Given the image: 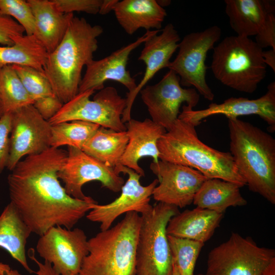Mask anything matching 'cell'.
I'll return each instance as SVG.
<instances>
[{
    "label": "cell",
    "mask_w": 275,
    "mask_h": 275,
    "mask_svg": "<svg viewBox=\"0 0 275 275\" xmlns=\"http://www.w3.org/2000/svg\"><path fill=\"white\" fill-rule=\"evenodd\" d=\"M67 154L50 147L21 160L8 177L11 202L39 236L56 226L71 229L97 203L71 197L61 185L58 174Z\"/></svg>",
    "instance_id": "cell-1"
},
{
    "label": "cell",
    "mask_w": 275,
    "mask_h": 275,
    "mask_svg": "<svg viewBox=\"0 0 275 275\" xmlns=\"http://www.w3.org/2000/svg\"><path fill=\"white\" fill-rule=\"evenodd\" d=\"M103 32L101 26L74 16L60 43L48 54L44 73L64 104L78 93L82 69L93 60Z\"/></svg>",
    "instance_id": "cell-2"
},
{
    "label": "cell",
    "mask_w": 275,
    "mask_h": 275,
    "mask_svg": "<svg viewBox=\"0 0 275 275\" xmlns=\"http://www.w3.org/2000/svg\"><path fill=\"white\" fill-rule=\"evenodd\" d=\"M230 150L249 189L275 204V140L237 118H228Z\"/></svg>",
    "instance_id": "cell-3"
},
{
    "label": "cell",
    "mask_w": 275,
    "mask_h": 275,
    "mask_svg": "<svg viewBox=\"0 0 275 275\" xmlns=\"http://www.w3.org/2000/svg\"><path fill=\"white\" fill-rule=\"evenodd\" d=\"M196 127L178 119L157 142L159 160L190 167L207 179L231 182L240 187L246 185L230 152L218 151L203 143Z\"/></svg>",
    "instance_id": "cell-4"
},
{
    "label": "cell",
    "mask_w": 275,
    "mask_h": 275,
    "mask_svg": "<svg viewBox=\"0 0 275 275\" xmlns=\"http://www.w3.org/2000/svg\"><path fill=\"white\" fill-rule=\"evenodd\" d=\"M141 216L126 213L113 227L88 240L89 254L79 275H136L135 254Z\"/></svg>",
    "instance_id": "cell-5"
},
{
    "label": "cell",
    "mask_w": 275,
    "mask_h": 275,
    "mask_svg": "<svg viewBox=\"0 0 275 275\" xmlns=\"http://www.w3.org/2000/svg\"><path fill=\"white\" fill-rule=\"evenodd\" d=\"M213 49L210 68L223 85L251 94L265 77L267 66L263 49L250 37L228 36Z\"/></svg>",
    "instance_id": "cell-6"
},
{
    "label": "cell",
    "mask_w": 275,
    "mask_h": 275,
    "mask_svg": "<svg viewBox=\"0 0 275 275\" xmlns=\"http://www.w3.org/2000/svg\"><path fill=\"white\" fill-rule=\"evenodd\" d=\"M179 212L174 206L158 202L141 215L135 254L136 275H173V262L167 227L170 219Z\"/></svg>",
    "instance_id": "cell-7"
},
{
    "label": "cell",
    "mask_w": 275,
    "mask_h": 275,
    "mask_svg": "<svg viewBox=\"0 0 275 275\" xmlns=\"http://www.w3.org/2000/svg\"><path fill=\"white\" fill-rule=\"evenodd\" d=\"M274 259V249L259 246L251 237L233 232L208 253L205 274L261 275Z\"/></svg>",
    "instance_id": "cell-8"
},
{
    "label": "cell",
    "mask_w": 275,
    "mask_h": 275,
    "mask_svg": "<svg viewBox=\"0 0 275 275\" xmlns=\"http://www.w3.org/2000/svg\"><path fill=\"white\" fill-rule=\"evenodd\" d=\"M93 90L78 92L64 103L57 114L48 121L50 125L74 120L87 121L116 131H125L126 127L122 116L126 106V98L116 88L107 87L99 90L93 100Z\"/></svg>",
    "instance_id": "cell-9"
},
{
    "label": "cell",
    "mask_w": 275,
    "mask_h": 275,
    "mask_svg": "<svg viewBox=\"0 0 275 275\" xmlns=\"http://www.w3.org/2000/svg\"><path fill=\"white\" fill-rule=\"evenodd\" d=\"M221 35V29L217 25L186 35L178 44L176 58L167 67L179 77L181 86L193 87L209 101L213 100L214 95L206 80L205 61L208 52Z\"/></svg>",
    "instance_id": "cell-10"
},
{
    "label": "cell",
    "mask_w": 275,
    "mask_h": 275,
    "mask_svg": "<svg viewBox=\"0 0 275 275\" xmlns=\"http://www.w3.org/2000/svg\"><path fill=\"white\" fill-rule=\"evenodd\" d=\"M36 250L60 275H79L84 259L89 254L88 240L79 228L56 226L40 236Z\"/></svg>",
    "instance_id": "cell-11"
},
{
    "label": "cell",
    "mask_w": 275,
    "mask_h": 275,
    "mask_svg": "<svg viewBox=\"0 0 275 275\" xmlns=\"http://www.w3.org/2000/svg\"><path fill=\"white\" fill-rule=\"evenodd\" d=\"M139 93L151 120L167 131L178 119L182 103L193 108L200 100L198 92L194 88H182L179 77L171 70L159 82L146 85Z\"/></svg>",
    "instance_id": "cell-12"
},
{
    "label": "cell",
    "mask_w": 275,
    "mask_h": 275,
    "mask_svg": "<svg viewBox=\"0 0 275 275\" xmlns=\"http://www.w3.org/2000/svg\"><path fill=\"white\" fill-rule=\"evenodd\" d=\"M67 152L58 175L69 196L80 200L89 199L91 197L84 194L82 187L92 181H99L102 187L112 191H121L125 182L114 168L107 166L80 149L68 147Z\"/></svg>",
    "instance_id": "cell-13"
},
{
    "label": "cell",
    "mask_w": 275,
    "mask_h": 275,
    "mask_svg": "<svg viewBox=\"0 0 275 275\" xmlns=\"http://www.w3.org/2000/svg\"><path fill=\"white\" fill-rule=\"evenodd\" d=\"M51 126L33 104L12 113L7 168L11 171L23 157L39 154L51 147Z\"/></svg>",
    "instance_id": "cell-14"
},
{
    "label": "cell",
    "mask_w": 275,
    "mask_h": 275,
    "mask_svg": "<svg viewBox=\"0 0 275 275\" xmlns=\"http://www.w3.org/2000/svg\"><path fill=\"white\" fill-rule=\"evenodd\" d=\"M114 170L128 175V179L121 189L120 195L113 202L105 205L95 204L87 215L89 221L100 224L101 231L111 227L115 219L120 215L134 211L143 214L152 207L150 204L151 197L154 188L158 183L157 179L146 186L141 185L140 175L134 171L121 164Z\"/></svg>",
    "instance_id": "cell-15"
},
{
    "label": "cell",
    "mask_w": 275,
    "mask_h": 275,
    "mask_svg": "<svg viewBox=\"0 0 275 275\" xmlns=\"http://www.w3.org/2000/svg\"><path fill=\"white\" fill-rule=\"evenodd\" d=\"M158 180L152 197L161 202L182 208L190 205L203 182L207 179L189 167L159 160L150 166Z\"/></svg>",
    "instance_id": "cell-16"
},
{
    "label": "cell",
    "mask_w": 275,
    "mask_h": 275,
    "mask_svg": "<svg viewBox=\"0 0 275 275\" xmlns=\"http://www.w3.org/2000/svg\"><path fill=\"white\" fill-rule=\"evenodd\" d=\"M215 115H223L228 118H237L239 116L256 115L265 121L268 130H275V82L267 87L266 93L255 99L243 97H230L222 103H211L207 108L194 110L184 104L178 119L197 126L202 120Z\"/></svg>",
    "instance_id": "cell-17"
},
{
    "label": "cell",
    "mask_w": 275,
    "mask_h": 275,
    "mask_svg": "<svg viewBox=\"0 0 275 275\" xmlns=\"http://www.w3.org/2000/svg\"><path fill=\"white\" fill-rule=\"evenodd\" d=\"M159 32L160 30H156L147 31L134 42L115 50L109 56L98 60H93L86 66L78 92L88 90H100L104 88V84L107 80L117 81L125 87L128 93L133 92L137 84L126 69L129 56L141 44Z\"/></svg>",
    "instance_id": "cell-18"
},
{
    "label": "cell",
    "mask_w": 275,
    "mask_h": 275,
    "mask_svg": "<svg viewBox=\"0 0 275 275\" xmlns=\"http://www.w3.org/2000/svg\"><path fill=\"white\" fill-rule=\"evenodd\" d=\"M180 36L172 23H168L160 34H156L145 42L144 47L138 58L146 65V69L135 89L127 93L126 106L122 121L125 123L131 119V111L135 99L140 91L160 70L167 68L170 59L178 47Z\"/></svg>",
    "instance_id": "cell-19"
},
{
    "label": "cell",
    "mask_w": 275,
    "mask_h": 275,
    "mask_svg": "<svg viewBox=\"0 0 275 275\" xmlns=\"http://www.w3.org/2000/svg\"><path fill=\"white\" fill-rule=\"evenodd\" d=\"M125 125L128 143L120 164L144 176L139 161L145 157H151L154 162L159 160L157 142L167 130L149 119L140 121L131 118Z\"/></svg>",
    "instance_id": "cell-20"
},
{
    "label": "cell",
    "mask_w": 275,
    "mask_h": 275,
    "mask_svg": "<svg viewBox=\"0 0 275 275\" xmlns=\"http://www.w3.org/2000/svg\"><path fill=\"white\" fill-rule=\"evenodd\" d=\"M35 20L33 35L48 53L53 51L64 38L73 13L59 11L51 0H27Z\"/></svg>",
    "instance_id": "cell-21"
},
{
    "label": "cell",
    "mask_w": 275,
    "mask_h": 275,
    "mask_svg": "<svg viewBox=\"0 0 275 275\" xmlns=\"http://www.w3.org/2000/svg\"><path fill=\"white\" fill-rule=\"evenodd\" d=\"M224 214L196 207L173 216L167 227L168 235L204 243L219 226Z\"/></svg>",
    "instance_id": "cell-22"
},
{
    "label": "cell",
    "mask_w": 275,
    "mask_h": 275,
    "mask_svg": "<svg viewBox=\"0 0 275 275\" xmlns=\"http://www.w3.org/2000/svg\"><path fill=\"white\" fill-rule=\"evenodd\" d=\"M113 11L120 26L130 35L141 28L159 30L167 15L156 0L119 1Z\"/></svg>",
    "instance_id": "cell-23"
},
{
    "label": "cell",
    "mask_w": 275,
    "mask_h": 275,
    "mask_svg": "<svg viewBox=\"0 0 275 275\" xmlns=\"http://www.w3.org/2000/svg\"><path fill=\"white\" fill-rule=\"evenodd\" d=\"M225 12L236 35L256 36L269 13H274V1L225 0Z\"/></svg>",
    "instance_id": "cell-24"
},
{
    "label": "cell",
    "mask_w": 275,
    "mask_h": 275,
    "mask_svg": "<svg viewBox=\"0 0 275 275\" xmlns=\"http://www.w3.org/2000/svg\"><path fill=\"white\" fill-rule=\"evenodd\" d=\"M31 233L17 209L10 202L0 215V247L31 273L34 271L27 262L25 245Z\"/></svg>",
    "instance_id": "cell-25"
},
{
    "label": "cell",
    "mask_w": 275,
    "mask_h": 275,
    "mask_svg": "<svg viewBox=\"0 0 275 275\" xmlns=\"http://www.w3.org/2000/svg\"><path fill=\"white\" fill-rule=\"evenodd\" d=\"M236 184L219 179H207L196 193L193 203L196 207L224 214L230 207L243 206L246 200Z\"/></svg>",
    "instance_id": "cell-26"
},
{
    "label": "cell",
    "mask_w": 275,
    "mask_h": 275,
    "mask_svg": "<svg viewBox=\"0 0 275 275\" xmlns=\"http://www.w3.org/2000/svg\"><path fill=\"white\" fill-rule=\"evenodd\" d=\"M12 39L13 45L0 46V68L15 65L44 72L48 53L34 35L15 36Z\"/></svg>",
    "instance_id": "cell-27"
},
{
    "label": "cell",
    "mask_w": 275,
    "mask_h": 275,
    "mask_svg": "<svg viewBox=\"0 0 275 275\" xmlns=\"http://www.w3.org/2000/svg\"><path fill=\"white\" fill-rule=\"evenodd\" d=\"M126 131L100 126L88 140L81 150L109 167L120 164L128 143Z\"/></svg>",
    "instance_id": "cell-28"
},
{
    "label": "cell",
    "mask_w": 275,
    "mask_h": 275,
    "mask_svg": "<svg viewBox=\"0 0 275 275\" xmlns=\"http://www.w3.org/2000/svg\"><path fill=\"white\" fill-rule=\"evenodd\" d=\"M0 97L4 114L13 113L34 102L11 65L0 68Z\"/></svg>",
    "instance_id": "cell-29"
},
{
    "label": "cell",
    "mask_w": 275,
    "mask_h": 275,
    "mask_svg": "<svg viewBox=\"0 0 275 275\" xmlns=\"http://www.w3.org/2000/svg\"><path fill=\"white\" fill-rule=\"evenodd\" d=\"M51 147L67 146L81 149L88 140L100 127L91 122L74 120L51 125Z\"/></svg>",
    "instance_id": "cell-30"
},
{
    "label": "cell",
    "mask_w": 275,
    "mask_h": 275,
    "mask_svg": "<svg viewBox=\"0 0 275 275\" xmlns=\"http://www.w3.org/2000/svg\"><path fill=\"white\" fill-rule=\"evenodd\" d=\"M173 264L179 275H194L197 259L204 243L168 235Z\"/></svg>",
    "instance_id": "cell-31"
},
{
    "label": "cell",
    "mask_w": 275,
    "mask_h": 275,
    "mask_svg": "<svg viewBox=\"0 0 275 275\" xmlns=\"http://www.w3.org/2000/svg\"><path fill=\"white\" fill-rule=\"evenodd\" d=\"M11 66L34 101L41 97L54 95L51 85L43 72L29 66Z\"/></svg>",
    "instance_id": "cell-32"
},
{
    "label": "cell",
    "mask_w": 275,
    "mask_h": 275,
    "mask_svg": "<svg viewBox=\"0 0 275 275\" xmlns=\"http://www.w3.org/2000/svg\"><path fill=\"white\" fill-rule=\"evenodd\" d=\"M0 11L11 17L21 25L26 35L34 34V17L27 1L0 0Z\"/></svg>",
    "instance_id": "cell-33"
},
{
    "label": "cell",
    "mask_w": 275,
    "mask_h": 275,
    "mask_svg": "<svg viewBox=\"0 0 275 275\" xmlns=\"http://www.w3.org/2000/svg\"><path fill=\"white\" fill-rule=\"evenodd\" d=\"M57 9L64 13L82 12L90 14L99 13L102 0H51Z\"/></svg>",
    "instance_id": "cell-34"
},
{
    "label": "cell",
    "mask_w": 275,
    "mask_h": 275,
    "mask_svg": "<svg viewBox=\"0 0 275 275\" xmlns=\"http://www.w3.org/2000/svg\"><path fill=\"white\" fill-rule=\"evenodd\" d=\"M23 27L11 17L0 11V44L11 46L14 42L12 37L24 35Z\"/></svg>",
    "instance_id": "cell-35"
},
{
    "label": "cell",
    "mask_w": 275,
    "mask_h": 275,
    "mask_svg": "<svg viewBox=\"0 0 275 275\" xmlns=\"http://www.w3.org/2000/svg\"><path fill=\"white\" fill-rule=\"evenodd\" d=\"M11 121L12 113L4 114L0 117V174L8 163Z\"/></svg>",
    "instance_id": "cell-36"
},
{
    "label": "cell",
    "mask_w": 275,
    "mask_h": 275,
    "mask_svg": "<svg viewBox=\"0 0 275 275\" xmlns=\"http://www.w3.org/2000/svg\"><path fill=\"white\" fill-rule=\"evenodd\" d=\"M63 104L57 96L53 95L35 100L33 105L43 119L48 121L57 114Z\"/></svg>",
    "instance_id": "cell-37"
},
{
    "label": "cell",
    "mask_w": 275,
    "mask_h": 275,
    "mask_svg": "<svg viewBox=\"0 0 275 275\" xmlns=\"http://www.w3.org/2000/svg\"><path fill=\"white\" fill-rule=\"evenodd\" d=\"M256 43L262 49L268 47L275 50V15L269 13L255 36Z\"/></svg>",
    "instance_id": "cell-38"
},
{
    "label": "cell",
    "mask_w": 275,
    "mask_h": 275,
    "mask_svg": "<svg viewBox=\"0 0 275 275\" xmlns=\"http://www.w3.org/2000/svg\"><path fill=\"white\" fill-rule=\"evenodd\" d=\"M29 257L38 266V269L35 272L37 275H60L53 270L50 263L45 261L44 263L39 261L31 252H29Z\"/></svg>",
    "instance_id": "cell-39"
},
{
    "label": "cell",
    "mask_w": 275,
    "mask_h": 275,
    "mask_svg": "<svg viewBox=\"0 0 275 275\" xmlns=\"http://www.w3.org/2000/svg\"><path fill=\"white\" fill-rule=\"evenodd\" d=\"M262 56L265 64L268 65L273 71L275 72V50L270 49L267 51H263Z\"/></svg>",
    "instance_id": "cell-40"
},
{
    "label": "cell",
    "mask_w": 275,
    "mask_h": 275,
    "mask_svg": "<svg viewBox=\"0 0 275 275\" xmlns=\"http://www.w3.org/2000/svg\"><path fill=\"white\" fill-rule=\"evenodd\" d=\"M118 0H102L99 13L105 15L113 10L114 7Z\"/></svg>",
    "instance_id": "cell-41"
},
{
    "label": "cell",
    "mask_w": 275,
    "mask_h": 275,
    "mask_svg": "<svg viewBox=\"0 0 275 275\" xmlns=\"http://www.w3.org/2000/svg\"><path fill=\"white\" fill-rule=\"evenodd\" d=\"M261 275H275V259L265 268Z\"/></svg>",
    "instance_id": "cell-42"
},
{
    "label": "cell",
    "mask_w": 275,
    "mask_h": 275,
    "mask_svg": "<svg viewBox=\"0 0 275 275\" xmlns=\"http://www.w3.org/2000/svg\"><path fill=\"white\" fill-rule=\"evenodd\" d=\"M10 269L11 268L8 265L0 263V275L3 274Z\"/></svg>",
    "instance_id": "cell-43"
},
{
    "label": "cell",
    "mask_w": 275,
    "mask_h": 275,
    "mask_svg": "<svg viewBox=\"0 0 275 275\" xmlns=\"http://www.w3.org/2000/svg\"><path fill=\"white\" fill-rule=\"evenodd\" d=\"M2 275H22L17 270L10 269Z\"/></svg>",
    "instance_id": "cell-44"
},
{
    "label": "cell",
    "mask_w": 275,
    "mask_h": 275,
    "mask_svg": "<svg viewBox=\"0 0 275 275\" xmlns=\"http://www.w3.org/2000/svg\"><path fill=\"white\" fill-rule=\"evenodd\" d=\"M157 2L158 4L162 8H163V7L169 6L171 2V1L168 0L157 1Z\"/></svg>",
    "instance_id": "cell-45"
},
{
    "label": "cell",
    "mask_w": 275,
    "mask_h": 275,
    "mask_svg": "<svg viewBox=\"0 0 275 275\" xmlns=\"http://www.w3.org/2000/svg\"><path fill=\"white\" fill-rule=\"evenodd\" d=\"M173 275H179V273L178 272V271L175 266V265L173 264Z\"/></svg>",
    "instance_id": "cell-46"
},
{
    "label": "cell",
    "mask_w": 275,
    "mask_h": 275,
    "mask_svg": "<svg viewBox=\"0 0 275 275\" xmlns=\"http://www.w3.org/2000/svg\"><path fill=\"white\" fill-rule=\"evenodd\" d=\"M3 114L4 113H3L2 105V102H1V97H0V117H1Z\"/></svg>",
    "instance_id": "cell-47"
},
{
    "label": "cell",
    "mask_w": 275,
    "mask_h": 275,
    "mask_svg": "<svg viewBox=\"0 0 275 275\" xmlns=\"http://www.w3.org/2000/svg\"><path fill=\"white\" fill-rule=\"evenodd\" d=\"M196 275H206L205 273H199V274H197Z\"/></svg>",
    "instance_id": "cell-48"
}]
</instances>
